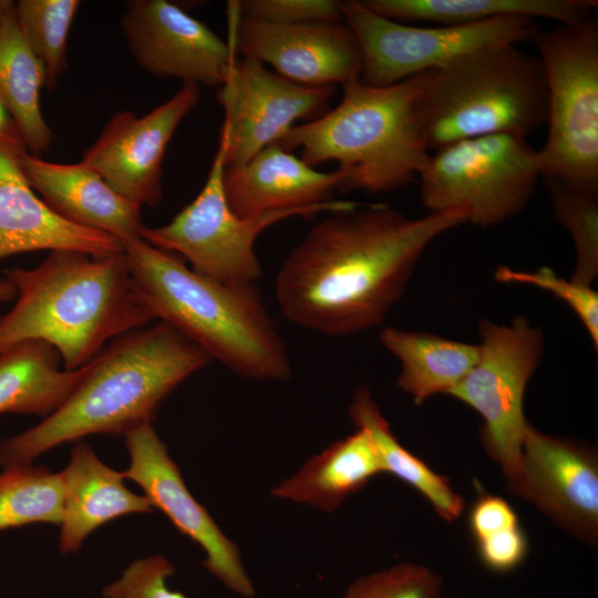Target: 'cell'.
<instances>
[{"instance_id":"6da1fadb","label":"cell","mask_w":598,"mask_h":598,"mask_svg":"<svg viewBox=\"0 0 598 598\" xmlns=\"http://www.w3.org/2000/svg\"><path fill=\"white\" fill-rule=\"evenodd\" d=\"M466 223L461 213L411 218L383 204L327 213L285 258L276 300L292 323L344 337L380 326L430 244Z\"/></svg>"},{"instance_id":"7a4b0ae2","label":"cell","mask_w":598,"mask_h":598,"mask_svg":"<svg viewBox=\"0 0 598 598\" xmlns=\"http://www.w3.org/2000/svg\"><path fill=\"white\" fill-rule=\"evenodd\" d=\"M210 360L163 321L117 337L85 364L80 382L54 412L0 443V466L31 464L65 442L125 435L152 423L164 399Z\"/></svg>"},{"instance_id":"3957f363","label":"cell","mask_w":598,"mask_h":598,"mask_svg":"<svg viewBox=\"0 0 598 598\" xmlns=\"http://www.w3.org/2000/svg\"><path fill=\"white\" fill-rule=\"evenodd\" d=\"M6 278L17 300L0 318V354L25 341H42L58 352L64 370L75 371L107 342L154 320L123 251L95 257L54 250L34 268L9 269Z\"/></svg>"},{"instance_id":"277c9868","label":"cell","mask_w":598,"mask_h":598,"mask_svg":"<svg viewBox=\"0 0 598 598\" xmlns=\"http://www.w3.org/2000/svg\"><path fill=\"white\" fill-rule=\"evenodd\" d=\"M133 283L157 321L236 374L259 381L291 375L288 351L255 283H224L142 238L122 244Z\"/></svg>"},{"instance_id":"5b68a950","label":"cell","mask_w":598,"mask_h":598,"mask_svg":"<svg viewBox=\"0 0 598 598\" xmlns=\"http://www.w3.org/2000/svg\"><path fill=\"white\" fill-rule=\"evenodd\" d=\"M419 74L386 86L352 82L339 104L317 120L291 127L277 143L301 150L309 166L334 161L339 192L374 195L419 179L431 152L415 112Z\"/></svg>"},{"instance_id":"8992f818","label":"cell","mask_w":598,"mask_h":598,"mask_svg":"<svg viewBox=\"0 0 598 598\" xmlns=\"http://www.w3.org/2000/svg\"><path fill=\"white\" fill-rule=\"evenodd\" d=\"M415 112L431 153L483 135L506 133L526 138L546 124L542 63L516 44L468 52L419 74Z\"/></svg>"},{"instance_id":"52a82bcc","label":"cell","mask_w":598,"mask_h":598,"mask_svg":"<svg viewBox=\"0 0 598 598\" xmlns=\"http://www.w3.org/2000/svg\"><path fill=\"white\" fill-rule=\"evenodd\" d=\"M532 41L547 90L540 177L598 194V21L558 23Z\"/></svg>"},{"instance_id":"ba28073f","label":"cell","mask_w":598,"mask_h":598,"mask_svg":"<svg viewBox=\"0 0 598 598\" xmlns=\"http://www.w3.org/2000/svg\"><path fill=\"white\" fill-rule=\"evenodd\" d=\"M539 178L537 151L503 133L432 152L419 181L429 213H461L466 223L491 227L524 209Z\"/></svg>"},{"instance_id":"9c48e42d","label":"cell","mask_w":598,"mask_h":598,"mask_svg":"<svg viewBox=\"0 0 598 598\" xmlns=\"http://www.w3.org/2000/svg\"><path fill=\"white\" fill-rule=\"evenodd\" d=\"M477 331L478 360L448 395L482 416L481 442L501 466L509 489L520 476L522 448L530 425L524 398L542 361L544 333L522 316L507 324L482 319Z\"/></svg>"},{"instance_id":"30bf717a","label":"cell","mask_w":598,"mask_h":598,"mask_svg":"<svg viewBox=\"0 0 598 598\" xmlns=\"http://www.w3.org/2000/svg\"><path fill=\"white\" fill-rule=\"evenodd\" d=\"M225 150L221 143L206 182L195 199L166 225L144 227L141 238L186 258L199 275L224 283H255L261 276L255 251L258 236L271 225L293 216L311 217L358 206L332 199L307 207L286 209L254 218H241L228 206L224 192Z\"/></svg>"},{"instance_id":"8fae6325","label":"cell","mask_w":598,"mask_h":598,"mask_svg":"<svg viewBox=\"0 0 598 598\" xmlns=\"http://www.w3.org/2000/svg\"><path fill=\"white\" fill-rule=\"evenodd\" d=\"M342 18L361 49L360 80L373 86L439 69L481 48L532 41L539 31L536 20L526 17L467 25H412L385 18L358 0L342 1Z\"/></svg>"},{"instance_id":"7c38bea8","label":"cell","mask_w":598,"mask_h":598,"mask_svg":"<svg viewBox=\"0 0 598 598\" xmlns=\"http://www.w3.org/2000/svg\"><path fill=\"white\" fill-rule=\"evenodd\" d=\"M336 86H308L243 56L229 70L217 100L225 120L219 143L226 167H240L277 143L295 123L319 118L330 110Z\"/></svg>"},{"instance_id":"4fadbf2b","label":"cell","mask_w":598,"mask_h":598,"mask_svg":"<svg viewBox=\"0 0 598 598\" xmlns=\"http://www.w3.org/2000/svg\"><path fill=\"white\" fill-rule=\"evenodd\" d=\"M228 10V42L237 55L308 86L343 87L361 79V49L344 21L274 23L243 17L237 1H229Z\"/></svg>"},{"instance_id":"5bb4252c","label":"cell","mask_w":598,"mask_h":598,"mask_svg":"<svg viewBox=\"0 0 598 598\" xmlns=\"http://www.w3.org/2000/svg\"><path fill=\"white\" fill-rule=\"evenodd\" d=\"M130 465L125 480L138 484L153 507L161 509L183 535L205 551V568L230 591L254 598L256 589L237 545L225 535L208 511L195 499L184 483L179 467L152 423L125 435Z\"/></svg>"},{"instance_id":"9a60e30c","label":"cell","mask_w":598,"mask_h":598,"mask_svg":"<svg viewBox=\"0 0 598 598\" xmlns=\"http://www.w3.org/2000/svg\"><path fill=\"white\" fill-rule=\"evenodd\" d=\"M121 29L135 61L154 76L220 87L238 60L228 41L166 0L126 2Z\"/></svg>"},{"instance_id":"2e32d148","label":"cell","mask_w":598,"mask_h":598,"mask_svg":"<svg viewBox=\"0 0 598 598\" xmlns=\"http://www.w3.org/2000/svg\"><path fill=\"white\" fill-rule=\"evenodd\" d=\"M199 102V86L184 83L169 100L143 116L114 114L81 163L96 172L116 193L155 206L163 196L162 166L166 147L184 117Z\"/></svg>"},{"instance_id":"e0dca14e","label":"cell","mask_w":598,"mask_h":598,"mask_svg":"<svg viewBox=\"0 0 598 598\" xmlns=\"http://www.w3.org/2000/svg\"><path fill=\"white\" fill-rule=\"evenodd\" d=\"M520 476L509 488L590 546L598 540V457L592 447L529 425Z\"/></svg>"},{"instance_id":"ac0fdd59","label":"cell","mask_w":598,"mask_h":598,"mask_svg":"<svg viewBox=\"0 0 598 598\" xmlns=\"http://www.w3.org/2000/svg\"><path fill=\"white\" fill-rule=\"evenodd\" d=\"M23 143H0V259L34 250H73L95 257L123 251L114 237L60 216L24 177Z\"/></svg>"},{"instance_id":"d6986e66","label":"cell","mask_w":598,"mask_h":598,"mask_svg":"<svg viewBox=\"0 0 598 598\" xmlns=\"http://www.w3.org/2000/svg\"><path fill=\"white\" fill-rule=\"evenodd\" d=\"M19 165L33 190L63 218L105 233L121 244L141 238L145 227L142 206L116 193L83 163H53L24 151Z\"/></svg>"},{"instance_id":"ffe728a7","label":"cell","mask_w":598,"mask_h":598,"mask_svg":"<svg viewBox=\"0 0 598 598\" xmlns=\"http://www.w3.org/2000/svg\"><path fill=\"white\" fill-rule=\"evenodd\" d=\"M341 175L323 173L290 151L271 144L240 167H226L224 192L230 209L241 218L307 208L332 200Z\"/></svg>"},{"instance_id":"44dd1931","label":"cell","mask_w":598,"mask_h":598,"mask_svg":"<svg viewBox=\"0 0 598 598\" xmlns=\"http://www.w3.org/2000/svg\"><path fill=\"white\" fill-rule=\"evenodd\" d=\"M59 474L63 485L59 547L63 554L79 550L92 532L114 518L153 512L146 496L124 485V473L104 464L82 440L73 445L69 463Z\"/></svg>"},{"instance_id":"7402d4cb","label":"cell","mask_w":598,"mask_h":598,"mask_svg":"<svg viewBox=\"0 0 598 598\" xmlns=\"http://www.w3.org/2000/svg\"><path fill=\"white\" fill-rule=\"evenodd\" d=\"M383 473L375 446L361 430L310 457L271 489L272 496L331 513L374 476Z\"/></svg>"},{"instance_id":"603a6c76","label":"cell","mask_w":598,"mask_h":598,"mask_svg":"<svg viewBox=\"0 0 598 598\" xmlns=\"http://www.w3.org/2000/svg\"><path fill=\"white\" fill-rule=\"evenodd\" d=\"M380 342L401 363L396 384L421 405L433 395L455 388L473 369L480 346L424 331L386 327Z\"/></svg>"},{"instance_id":"cb8c5ba5","label":"cell","mask_w":598,"mask_h":598,"mask_svg":"<svg viewBox=\"0 0 598 598\" xmlns=\"http://www.w3.org/2000/svg\"><path fill=\"white\" fill-rule=\"evenodd\" d=\"M45 70L31 51L17 18L16 3L0 1V102L14 121L27 150L39 155L53 134L40 107Z\"/></svg>"},{"instance_id":"d4e9b609","label":"cell","mask_w":598,"mask_h":598,"mask_svg":"<svg viewBox=\"0 0 598 598\" xmlns=\"http://www.w3.org/2000/svg\"><path fill=\"white\" fill-rule=\"evenodd\" d=\"M377 13L404 23L467 25L503 17L574 23L592 17L594 0H362Z\"/></svg>"},{"instance_id":"484cf974","label":"cell","mask_w":598,"mask_h":598,"mask_svg":"<svg viewBox=\"0 0 598 598\" xmlns=\"http://www.w3.org/2000/svg\"><path fill=\"white\" fill-rule=\"evenodd\" d=\"M60 355L37 340L19 343L0 354V414L48 416L70 395L83 377L60 368Z\"/></svg>"},{"instance_id":"4316f807","label":"cell","mask_w":598,"mask_h":598,"mask_svg":"<svg viewBox=\"0 0 598 598\" xmlns=\"http://www.w3.org/2000/svg\"><path fill=\"white\" fill-rule=\"evenodd\" d=\"M349 416L357 429L371 437L383 473H390L414 488L446 522L461 516L465 507L463 497L453 489L447 477L435 473L398 441L368 388L360 386L354 391Z\"/></svg>"},{"instance_id":"83f0119b","label":"cell","mask_w":598,"mask_h":598,"mask_svg":"<svg viewBox=\"0 0 598 598\" xmlns=\"http://www.w3.org/2000/svg\"><path fill=\"white\" fill-rule=\"evenodd\" d=\"M63 517V485L59 473L32 464L0 473V530L34 523L59 525Z\"/></svg>"},{"instance_id":"f1b7e54d","label":"cell","mask_w":598,"mask_h":598,"mask_svg":"<svg viewBox=\"0 0 598 598\" xmlns=\"http://www.w3.org/2000/svg\"><path fill=\"white\" fill-rule=\"evenodd\" d=\"M78 0H20L16 3L21 31L45 70V86L53 87L66 66L68 38L78 13Z\"/></svg>"},{"instance_id":"f546056e","label":"cell","mask_w":598,"mask_h":598,"mask_svg":"<svg viewBox=\"0 0 598 598\" xmlns=\"http://www.w3.org/2000/svg\"><path fill=\"white\" fill-rule=\"evenodd\" d=\"M554 217L570 235L576 254L571 278L591 285L598 275V194L545 182Z\"/></svg>"},{"instance_id":"4dcf8cb0","label":"cell","mask_w":598,"mask_h":598,"mask_svg":"<svg viewBox=\"0 0 598 598\" xmlns=\"http://www.w3.org/2000/svg\"><path fill=\"white\" fill-rule=\"evenodd\" d=\"M495 279L503 283L536 287L561 300L578 317L595 347V351L598 350V292L591 288V285L573 278H563L549 267L529 271L499 266L495 270Z\"/></svg>"},{"instance_id":"1f68e13d","label":"cell","mask_w":598,"mask_h":598,"mask_svg":"<svg viewBox=\"0 0 598 598\" xmlns=\"http://www.w3.org/2000/svg\"><path fill=\"white\" fill-rule=\"evenodd\" d=\"M442 577L421 565L404 563L362 576L343 598H441Z\"/></svg>"},{"instance_id":"d6a6232c","label":"cell","mask_w":598,"mask_h":598,"mask_svg":"<svg viewBox=\"0 0 598 598\" xmlns=\"http://www.w3.org/2000/svg\"><path fill=\"white\" fill-rule=\"evenodd\" d=\"M174 565L164 556L155 555L131 563L122 575L102 590L104 598H187L171 589L168 579Z\"/></svg>"},{"instance_id":"836d02e7","label":"cell","mask_w":598,"mask_h":598,"mask_svg":"<svg viewBox=\"0 0 598 598\" xmlns=\"http://www.w3.org/2000/svg\"><path fill=\"white\" fill-rule=\"evenodd\" d=\"M237 4L243 17L274 23L343 21L342 1L337 0H246Z\"/></svg>"},{"instance_id":"e575fe53","label":"cell","mask_w":598,"mask_h":598,"mask_svg":"<svg viewBox=\"0 0 598 598\" xmlns=\"http://www.w3.org/2000/svg\"><path fill=\"white\" fill-rule=\"evenodd\" d=\"M480 563L491 573L514 571L525 560L528 540L520 525L474 540Z\"/></svg>"},{"instance_id":"d590c367","label":"cell","mask_w":598,"mask_h":598,"mask_svg":"<svg viewBox=\"0 0 598 598\" xmlns=\"http://www.w3.org/2000/svg\"><path fill=\"white\" fill-rule=\"evenodd\" d=\"M518 525V516L514 508L497 495L481 491L470 509L468 529L474 540Z\"/></svg>"},{"instance_id":"8d00e7d4","label":"cell","mask_w":598,"mask_h":598,"mask_svg":"<svg viewBox=\"0 0 598 598\" xmlns=\"http://www.w3.org/2000/svg\"><path fill=\"white\" fill-rule=\"evenodd\" d=\"M0 143H23L21 134L11 115L0 102ZM24 144V143H23Z\"/></svg>"},{"instance_id":"74e56055","label":"cell","mask_w":598,"mask_h":598,"mask_svg":"<svg viewBox=\"0 0 598 598\" xmlns=\"http://www.w3.org/2000/svg\"><path fill=\"white\" fill-rule=\"evenodd\" d=\"M17 291L7 278H0V302L16 298Z\"/></svg>"}]
</instances>
